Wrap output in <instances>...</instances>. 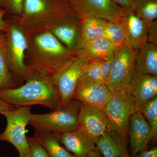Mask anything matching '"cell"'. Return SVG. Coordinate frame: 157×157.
<instances>
[{
	"mask_svg": "<svg viewBox=\"0 0 157 157\" xmlns=\"http://www.w3.org/2000/svg\"><path fill=\"white\" fill-rule=\"evenodd\" d=\"M112 94L104 83L82 82H78L73 99L104 109Z\"/></svg>",
	"mask_w": 157,
	"mask_h": 157,
	"instance_id": "7c38bea8",
	"label": "cell"
},
{
	"mask_svg": "<svg viewBox=\"0 0 157 157\" xmlns=\"http://www.w3.org/2000/svg\"><path fill=\"white\" fill-rule=\"evenodd\" d=\"M6 13V11L2 9H0V30H5L6 29V23L4 20V16Z\"/></svg>",
	"mask_w": 157,
	"mask_h": 157,
	"instance_id": "d6a6232c",
	"label": "cell"
},
{
	"mask_svg": "<svg viewBox=\"0 0 157 157\" xmlns=\"http://www.w3.org/2000/svg\"><path fill=\"white\" fill-rule=\"evenodd\" d=\"M103 37L117 47L126 43L125 28L120 18L114 21H108Z\"/></svg>",
	"mask_w": 157,
	"mask_h": 157,
	"instance_id": "cb8c5ba5",
	"label": "cell"
},
{
	"mask_svg": "<svg viewBox=\"0 0 157 157\" xmlns=\"http://www.w3.org/2000/svg\"><path fill=\"white\" fill-rule=\"evenodd\" d=\"M81 15L82 18L81 32L82 44L103 37L108 21L89 15Z\"/></svg>",
	"mask_w": 157,
	"mask_h": 157,
	"instance_id": "44dd1931",
	"label": "cell"
},
{
	"mask_svg": "<svg viewBox=\"0 0 157 157\" xmlns=\"http://www.w3.org/2000/svg\"><path fill=\"white\" fill-rule=\"evenodd\" d=\"M89 157H103L102 155L98 150L95 151H92L88 154Z\"/></svg>",
	"mask_w": 157,
	"mask_h": 157,
	"instance_id": "836d02e7",
	"label": "cell"
},
{
	"mask_svg": "<svg viewBox=\"0 0 157 157\" xmlns=\"http://www.w3.org/2000/svg\"><path fill=\"white\" fill-rule=\"evenodd\" d=\"M135 69L140 73L157 76V45L147 42L137 49Z\"/></svg>",
	"mask_w": 157,
	"mask_h": 157,
	"instance_id": "ac0fdd59",
	"label": "cell"
},
{
	"mask_svg": "<svg viewBox=\"0 0 157 157\" xmlns=\"http://www.w3.org/2000/svg\"><path fill=\"white\" fill-rule=\"evenodd\" d=\"M104 109L82 103L78 115V128L95 140L107 131Z\"/></svg>",
	"mask_w": 157,
	"mask_h": 157,
	"instance_id": "ba28073f",
	"label": "cell"
},
{
	"mask_svg": "<svg viewBox=\"0 0 157 157\" xmlns=\"http://www.w3.org/2000/svg\"><path fill=\"white\" fill-rule=\"evenodd\" d=\"M26 40L19 29L12 27L10 30L7 64L10 66L15 75L25 78L29 73L24 64L25 52L27 48Z\"/></svg>",
	"mask_w": 157,
	"mask_h": 157,
	"instance_id": "9c48e42d",
	"label": "cell"
},
{
	"mask_svg": "<svg viewBox=\"0 0 157 157\" xmlns=\"http://www.w3.org/2000/svg\"><path fill=\"white\" fill-rule=\"evenodd\" d=\"M126 30V44L138 49L147 42L148 25L132 10H124L120 17Z\"/></svg>",
	"mask_w": 157,
	"mask_h": 157,
	"instance_id": "5bb4252c",
	"label": "cell"
},
{
	"mask_svg": "<svg viewBox=\"0 0 157 157\" xmlns=\"http://www.w3.org/2000/svg\"><path fill=\"white\" fill-rule=\"evenodd\" d=\"M75 157H84L92 151L97 150L95 140L77 129L63 134H52Z\"/></svg>",
	"mask_w": 157,
	"mask_h": 157,
	"instance_id": "9a60e30c",
	"label": "cell"
},
{
	"mask_svg": "<svg viewBox=\"0 0 157 157\" xmlns=\"http://www.w3.org/2000/svg\"><path fill=\"white\" fill-rule=\"evenodd\" d=\"M5 48V46L0 48V90L16 87L8 68Z\"/></svg>",
	"mask_w": 157,
	"mask_h": 157,
	"instance_id": "484cf974",
	"label": "cell"
},
{
	"mask_svg": "<svg viewBox=\"0 0 157 157\" xmlns=\"http://www.w3.org/2000/svg\"><path fill=\"white\" fill-rule=\"evenodd\" d=\"M147 42L157 45V21H152L149 25L147 30Z\"/></svg>",
	"mask_w": 157,
	"mask_h": 157,
	"instance_id": "f1b7e54d",
	"label": "cell"
},
{
	"mask_svg": "<svg viewBox=\"0 0 157 157\" xmlns=\"http://www.w3.org/2000/svg\"><path fill=\"white\" fill-rule=\"evenodd\" d=\"M128 89L135 98L137 108L140 104L157 96V76L143 74L135 70L129 79Z\"/></svg>",
	"mask_w": 157,
	"mask_h": 157,
	"instance_id": "4fadbf2b",
	"label": "cell"
},
{
	"mask_svg": "<svg viewBox=\"0 0 157 157\" xmlns=\"http://www.w3.org/2000/svg\"><path fill=\"white\" fill-rule=\"evenodd\" d=\"M135 157H157V147H155L149 150L146 149L141 151L140 154Z\"/></svg>",
	"mask_w": 157,
	"mask_h": 157,
	"instance_id": "4dcf8cb0",
	"label": "cell"
},
{
	"mask_svg": "<svg viewBox=\"0 0 157 157\" xmlns=\"http://www.w3.org/2000/svg\"><path fill=\"white\" fill-rule=\"evenodd\" d=\"M15 107L14 106L6 103L2 99H0V114H2L3 112L6 110L13 109Z\"/></svg>",
	"mask_w": 157,
	"mask_h": 157,
	"instance_id": "1f68e13d",
	"label": "cell"
},
{
	"mask_svg": "<svg viewBox=\"0 0 157 157\" xmlns=\"http://www.w3.org/2000/svg\"><path fill=\"white\" fill-rule=\"evenodd\" d=\"M88 60L83 55L74 56L60 70L51 76L58 90L63 106L73 99L78 80Z\"/></svg>",
	"mask_w": 157,
	"mask_h": 157,
	"instance_id": "8992f818",
	"label": "cell"
},
{
	"mask_svg": "<svg viewBox=\"0 0 157 157\" xmlns=\"http://www.w3.org/2000/svg\"></svg>",
	"mask_w": 157,
	"mask_h": 157,
	"instance_id": "74e56055",
	"label": "cell"
},
{
	"mask_svg": "<svg viewBox=\"0 0 157 157\" xmlns=\"http://www.w3.org/2000/svg\"><path fill=\"white\" fill-rule=\"evenodd\" d=\"M82 21L81 14L75 7H72L56 21L57 25L52 29L55 36L73 56L78 54L82 45Z\"/></svg>",
	"mask_w": 157,
	"mask_h": 157,
	"instance_id": "52a82bcc",
	"label": "cell"
},
{
	"mask_svg": "<svg viewBox=\"0 0 157 157\" xmlns=\"http://www.w3.org/2000/svg\"><path fill=\"white\" fill-rule=\"evenodd\" d=\"M137 51L126 43L116 48L110 61V72L105 83L111 92L128 87L130 76L135 69Z\"/></svg>",
	"mask_w": 157,
	"mask_h": 157,
	"instance_id": "5b68a950",
	"label": "cell"
},
{
	"mask_svg": "<svg viewBox=\"0 0 157 157\" xmlns=\"http://www.w3.org/2000/svg\"><path fill=\"white\" fill-rule=\"evenodd\" d=\"M74 7L81 14L108 21L119 19L124 10L111 0H78Z\"/></svg>",
	"mask_w": 157,
	"mask_h": 157,
	"instance_id": "8fae6325",
	"label": "cell"
},
{
	"mask_svg": "<svg viewBox=\"0 0 157 157\" xmlns=\"http://www.w3.org/2000/svg\"><path fill=\"white\" fill-rule=\"evenodd\" d=\"M84 157H88V156L87 155V156H86Z\"/></svg>",
	"mask_w": 157,
	"mask_h": 157,
	"instance_id": "8d00e7d4",
	"label": "cell"
},
{
	"mask_svg": "<svg viewBox=\"0 0 157 157\" xmlns=\"http://www.w3.org/2000/svg\"><path fill=\"white\" fill-rule=\"evenodd\" d=\"M128 134L133 157L146 149L149 142L154 138L151 126L138 110L130 117Z\"/></svg>",
	"mask_w": 157,
	"mask_h": 157,
	"instance_id": "30bf717a",
	"label": "cell"
},
{
	"mask_svg": "<svg viewBox=\"0 0 157 157\" xmlns=\"http://www.w3.org/2000/svg\"><path fill=\"white\" fill-rule=\"evenodd\" d=\"M82 102L73 99L67 105L44 114L30 115L29 124L36 131L51 134H63L78 128V115Z\"/></svg>",
	"mask_w": 157,
	"mask_h": 157,
	"instance_id": "7a4b0ae2",
	"label": "cell"
},
{
	"mask_svg": "<svg viewBox=\"0 0 157 157\" xmlns=\"http://www.w3.org/2000/svg\"><path fill=\"white\" fill-rule=\"evenodd\" d=\"M124 10H133L135 0H111Z\"/></svg>",
	"mask_w": 157,
	"mask_h": 157,
	"instance_id": "f546056e",
	"label": "cell"
},
{
	"mask_svg": "<svg viewBox=\"0 0 157 157\" xmlns=\"http://www.w3.org/2000/svg\"><path fill=\"white\" fill-rule=\"evenodd\" d=\"M31 107H17L6 110L2 113L7 121L6 128L0 133V140L8 141L14 145L19 157H30V150L26 128L29 124Z\"/></svg>",
	"mask_w": 157,
	"mask_h": 157,
	"instance_id": "277c9868",
	"label": "cell"
},
{
	"mask_svg": "<svg viewBox=\"0 0 157 157\" xmlns=\"http://www.w3.org/2000/svg\"><path fill=\"white\" fill-rule=\"evenodd\" d=\"M132 11L149 25L157 20V0H135Z\"/></svg>",
	"mask_w": 157,
	"mask_h": 157,
	"instance_id": "603a6c76",
	"label": "cell"
},
{
	"mask_svg": "<svg viewBox=\"0 0 157 157\" xmlns=\"http://www.w3.org/2000/svg\"><path fill=\"white\" fill-rule=\"evenodd\" d=\"M138 110L150 125L154 139L157 135V97L144 102L138 107Z\"/></svg>",
	"mask_w": 157,
	"mask_h": 157,
	"instance_id": "d4e9b609",
	"label": "cell"
},
{
	"mask_svg": "<svg viewBox=\"0 0 157 157\" xmlns=\"http://www.w3.org/2000/svg\"><path fill=\"white\" fill-rule=\"evenodd\" d=\"M95 143L103 157H130L127 139L114 131H107L95 140Z\"/></svg>",
	"mask_w": 157,
	"mask_h": 157,
	"instance_id": "2e32d148",
	"label": "cell"
},
{
	"mask_svg": "<svg viewBox=\"0 0 157 157\" xmlns=\"http://www.w3.org/2000/svg\"><path fill=\"white\" fill-rule=\"evenodd\" d=\"M104 110L107 117V131H114L127 139L130 117L138 110L136 100L128 88L113 92Z\"/></svg>",
	"mask_w": 157,
	"mask_h": 157,
	"instance_id": "3957f363",
	"label": "cell"
},
{
	"mask_svg": "<svg viewBox=\"0 0 157 157\" xmlns=\"http://www.w3.org/2000/svg\"><path fill=\"white\" fill-rule=\"evenodd\" d=\"M33 138L43 147L50 157H75L63 147L56 137L51 133L36 131Z\"/></svg>",
	"mask_w": 157,
	"mask_h": 157,
	"instance_id": "7402d4cb",
	"label": "cell"
},
{
	"mask_svg": "<svg viewBox=\"0 0 157 157\" xmlns=\"http://www.w3.org/2000/svg\"><path fill=\"white\" fill-rule=\"evenodd\" d=\"M35 42L42 51L56 58L62 67L74 56L54 35L50 33L38 35Z\"/></svg>",
	"mask_w": 157,
	"mask_h": 157,
	"instance_id": "e0dca14e",
	"label": "cell"
},
{
	"mask_svg": "<svg viewBox=\"0 0 157 157\" xmlns=\"http://www.w3.org/2000/svg\"><path fill=\"white\" fill-rule=\"evenodd\" d=\"M64 3L68 6L74 7L76 6L78 0H62Z\"/></svg>",
	"mask_w": 157,
	"mask_h": 157,
	"instance_id": "e575fe53",
	"label": "cell"
},
{
	"mask_svg": "<svg viewBox=\"0 0 157 157\" xmlns=\"http://www.w3.org/2000/svg\"><path fill=\"white\" fill-rule=\"evenodd\" d=\"M111 59L88 60L78 82H86L105 84L110 72Z\"/></svg>",
	"mask_w": 157,
	"mask_h": 157,
	"instance_id": "d6986e66",
	"label": "cell"
},
{
	"mask_svg": "<svg viewBox=\"0 0 157 157\" xmlns=\"http://www.w3.org/2000/svg\"><path fill=\"white\" fill-rule=\"evenodd\" d=\"M39 73L30 75L25 84L19 87L0 90V99L15 108L40 105L53 110L63 107L51 77Z\"/></svg>",
	"mask_w": 157,
	"mask_h": 157,
	"instance_id": "6da1fadb",
	"label": "cell"
},
{
	"mask_svg": "<svg viewBox=\"0 0 157 157\" xmlns=\"http://www.w3.org/2000/svg\"><path fill=\"white\" fill-rule=\"evenodd\" d=\"M117 46L104 37L82 44L78 54L88 59H106L112 57Z\"/></svg>",
	"mask_w": 157,
	"mask_h": 157,
	"instance_id": "ffe728a7",
	"label": "cell"
},
{
	"mask_svg": "<svg viewBox=\"0 0 157 157\" xmlns=\"http://www.w3.org/2000/svg\"><path fill=\"white\" fill-rule=\"evenodd\" d=\"M6 43V40L5 36L0 33V48L5 46Z\"/></svg>",
	"mask_w": 157,
	"mask_h": 157,
	"instance_id": "d590c367",
	"label": "cell"
},
{
	"mask_svg": "<svg viewBox=\"0 0 157 157\" xmlns=\"http://www.w3.org/2000/svg\"><path fill=\"white\" fill-rule=\"evenodd\" d=\"M25 0H0V6L17 15H21Z\"/></svg>",
	"mask_w": 157,
	"mask_h": 157,
	"instance_id": "4316f807",
	"label": "cell"
},
{
	"mask_svg": "<svg viewBox=\"0 0 157 157\" xmlns=\"http://www.w3.org/2000/svg\"><path fill=\"white\" fill-rule=\"evenodd\" d=\"M30 150V157H50L45 150L33 137H28Z\"/></svg>",
	"mask_w": 157,
	"mask_h": 157,
	"instance_id": "83f0119b",
	"label": "cell"
}]
</instances>
